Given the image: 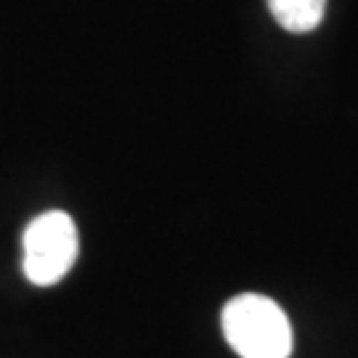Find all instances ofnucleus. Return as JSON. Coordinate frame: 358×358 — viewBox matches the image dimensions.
<instances>
[{"label":"nucleus","mask_w":358,"mask_h":358,"mask_svg":"<svg viewBox=\"0 0 358 358\" xmlns=\"http://www.w3.org/2000/svg\"><path fill=\"white\" fill-rule=\"evenodd\" d=\"M223 334L242 358H289L292 327L282 308L266 294H236L223 308Z\"/></svg>","instance_id":"f257e3e1"},{"label":"nucleus","mask_w":358,"mask_h":358,"mask_svg":"<svg viewBox=\"0 0 358 358\" xmlns=\"http://www.w3.org/2000/svg\"><path fill=\"white\" fill-rule=\"evenodd\" d=\"M22 247L27 279L35 287H53L72 271L80 252L75 220L62 210L43 213L24 229Z\"/></svg>","instance_id":"f03ea898"},{"label":"nucleus","mask_w":358,"mask_h":358,"mask_svg":"<svg viewBox=\"0 0 358 358\" xmlns=\"http://www.w3.org/2000/svg\"><path fill=\"white\" fill-rule=\"evenodd\" d=\"M268 11L287 32L303 35L321 24L327 0H268Z\"/></svg>","instance_id":"7ed1b4c3"}]
</instances>
